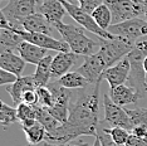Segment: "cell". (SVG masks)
Listing matches in <instances>:
<instances>
[{
    "instance_id": "36",
    "label": "cell",
    "mask_w": 147,
    "mask_h": 146,
    "mask_svg": "<svg viewBox=\"0 0 147 146\" xmlns=\"http://www.w3.org/2000/svg\"><path fill=\"white\" fill-rule=\"evenodd\" d=\"M0 29H11L8 19H6V16L3 14L1 11H0Z\"/></svg>"
},
{
    "instance_id": "23",
    "label": "cell",
    "mask_w": 147,
    "mask_h": 146,
    "mask_svg": "<svg viewBox=\"0 0 147 146\" xmlns=\"http://www.w3.org/2000/svg\"><path fill=\"white\" fill-rule=\"evenodd\" d=\"M59 82V84L64 88L68 89H84L89 86V82L83 77L79 72H68L63 77L57 79Z\"/></svg>"
},
{
    "instance_id": "9",
    "label": "cell",
    "mask_w": 147,
    "mask_h": 146,
    "mask_svg": "<svg viewBox=\"0 0 147 146\" xmlns=\"http://www.w3.org/2000/svg\"><path fill=\"white\" fill-rule=\"evenodd\" d=\"M103 108H105V118L102 122H107L111 127H122L131 132L133 126L127 110L116 105L108 93H103Z\"/></svg>"
},
{
    "instance_id": "12",
    "label": "cell",
    "mask_w": 147,
    "mask_h": 146,
    "mask_svg": "<svg viewBox=\"0 0 147 146\" xmlns=\"http://www.w3.org/2000/svg\"><path fill=\"white\" fill-rule=\"evenodd\" d=\"M129 71H131V64H129L128 58H123L115 66L106 69L103 73V79L108 82L109 88H115L118 86L125 84V82L128 81Z\"/></svg>"
},
{
    "instance_id": "40",
    "label": "cell",
    "mask_w": 147,
    "mask_h": 146,
    "mask_svg": "<svg viewBox=\"0 0 147 146\" xmlns=\"http://www.w3.org/2000/svg\"><path fill=\"white\" fill-rule=\"evenodd\" d=\"M44 146H65V145H57V144H47V142H44Z\"/></svg>"
},
{
    "instance_id": "24",
    "label": "cell",
    "mask_w": 147,
    "mask_h": 146,
    "mask_svg": "<svg viewBox=\"0 0 147 146\" xmlns=\"http://www.w3.org/2000/svg\"><path fill=\"white\" fill-rule=\"evenodd\" d=\"M35 111H36V121L47 130V134H52L57 128L61 127L62 124L53 117L48 108L42 107V106L38 105L35 106Z\"/></svg>"
},
{
    "instance_id": "5",
    "label": "cell",
    "mask_w": 147,
    "mask_h": 146,
    "mask_svg": "<svg viewBox=\"0 0 147 146\" xmlns=\"http://www.w3.org/2000/svg\"><path fill=\"white\" fill-rule=\"evenodd\" d=\"M146 57H147V53L141 52L136 48H133L132 52L127 55L129 64H131L129 77L127 82H129V84H131L129 87H132L135 89L141 98L145 97V95L147 92V86H146L147 73L145 71V67H143V62H145Z\"/></svg>"
},
{
    "instance_id": "11",
    "label": "cell",
    "mask_w": 147,
    "mask_h": 146,
    "mask_svg": "<svg viewBox=\"0 0 147 146\" xmlns=\"http://www.w3.org/2000/svg\"><path fill=\"white\" fill-rule=\"evenodd\" d=\"M22 38L25 42L35 44L47 51H55V52H72L69 45L64 41H58L48 34H40V33H29L25 30H18Z\"/></svg>"
},
{
    "instance_id": "16",
    "label": "cell",
    "mask_w": 147,
    "mask_h": 146,
    "mask_svg": "<svg viewBox=\"0 0 147 146\" xmlns=\"http://www.w3.org/2000/svg\"><path fill=\"white\" fill-rule=\"evenodd\" d=\"M109 97L116 105L121 106H127V105H131V103H137V102L141 99V97L138 96V93L129 86L122 84L118 86V87L111 88L109 89Z\"/></svg>"
},
{
    "instance_id": "41",
    "label": "cell",
    "mask_w": 147,
    "mask_h": 146,
    "mask_svg": "<svg viewBox=\"0 0 147 146\" xmlns=\"http://www.w3.org/2000/svg\"><path fill=\"white\" fill-rule=\"evenodd\" d=\"M143 67H145V71L147 73V57L145 58V62H143Z\"/></svg>"
},
{
    "instance_id": "21",
    "label": "cell",
    "mask_w": 147,
    "mask_h": 146,
    "mask_svg": "<svg viewBox=\"0 0 147 146\" xmlns=\"http://www.w3.org/2000/svg\"><path fill=\"white\" fill-rule=\"evenodd\" d=\"M24 39L14 29H0V52H18Z\"/></svg>"
},
{
    "instance_id": "1",
    "label": "cell",
    "mask_w": 147,
    "mask_h": 146,
    "mask_svg": "<svg viewBox=\"0 0 147 146\" xmlns=\"http://www.w3.org/2000/svg\"><path fill=\"white\" fill-rule=\"evenodd\" d=\"M101 83L93 84L92 88L83 91L71 102L69 117L52 134H47V144L67 145L79 136H97L99 126V89Z\"/></svg>"
},
{
    "instance_id": "37",
    "label": "cell",
    "mask_w": 147,
    "mask_h": 146,
    "mask_svg": "<svg viewBox=\"0 0 147 146\" xmlns=\"http://www.w3.org/2000/svg\"><path fill=\"white\" fill-rule=\"evenodd\" d=\"M65 146H93V144L89 145V144H87V142H83V141H74V140H73L72 142L67 144Z\"/></svg>"
},
{
    "instance_id": "14",
    "label": "cell",
    "mask_w": 147,
    "mask_h": 146,
    "mask_svg": "<svg viewBox=\"0 0 147 146\" xmlns=\"http://www.w3.org/2000/svg\"><path fill=\"white\" fill-rule=\"evenodd\" d=\"M78 55L73 52H59L53 57L52 62V78H61L67 74L76 64Z\"/></svg>"
},
{
    "instance_id": "19",
    "label": "cell",
    "mask_w": 147,
    "mask_h": 146,
    "mask_svg": "<svg viewBox=\"0 0 147 146\" xmlns=\"http://www.w3.org/2000/svg\"><path fill=\"white\" fill-rule=\"evenodd\" d=\"M22 124V128L25 134L26 141L29 145H38L40 142H44L47 139V130L39 124L36 120H28Z\"/></svg>"
},
{
    "instance_id": "2",
    "label": "cell",
    "mask_w": 147,
    "mask_h": 146,
    "mask_svg": "<svg viewBox=\"0 0 147 146\" xmlns=\"http://www.w3.org/2000/svg\"><path fill=\"white\" fill-rule=\"evenodd\" d=\"M54 28L61 34L63 41L69 45L71 51L73 53H76L77 55L88 57V55L97 53L96 48L99 47V42H96L89 38V36H87L84 33V29L82 26L79 28V26L65 24V23L61 22L58 24H55Z\"/></svg>"
},
{
    "instance_id": "33",
    "label": "cell",
    "mask_w": 147,
    "mask_h": 146,
    "mask_svg": "<svg viewBox=\"0 0 147 146\" xmlns=\"http://www.w3.org/2000/svg\"><path fill=\"white\" fill-rule=\"evenodd\" d=\"M19 77H16L15 74H13L10 72H6L4 69L0 68V84L1 86H9L16 82V79Z\"/></svg>"
},
{
    "instance_id": "22",
    "label": "cell",
    "mask_w": 147,
    "mask_h": 146,
    "mask_svg": "<svg viewBox=\"0 0 147 146\" xmlns=\"http://www.w3.org/2000/svg\"><path fill=\"white\" fill-rule=\"evenodd\" d=\"M52 62L53 57L48 54L45 58H43L39 64L36 66V69L34 72V79L38 84V87H47L51 83L52 79Z\"/></svg>"
},
{
    "instance_id": "3",
    "label": "cell",
    "mask_w": 147,
    "mask_h": 146,
    "mask_svg": "<svg viewBox=\"0 0 147 146\" xmlns=\"http://www.w3.org/2000/svg\"><path fill=\"white\" fill-rule=\"evenodd\" d=\"M98 39H99L98 53L103 58L107 68L112 67L116 63H118L121 59L126 58L132 52L133 47H135L129 42L116 35L112 39H103V38H98Z\"/></svg>"
},
{
    "instance_id": "32",
    "label": "cell",
    "mask_w": 147,
    "mask_h": 146,
    "mask_svg": "<svg viewBox=\"0 0 147 146\" xmlns=\"http://www.w3.org/2000/svg\"><path fill=\"white\" fill-rule=\"evenodd\" d=\"M106 0H78V5L88 14H92L98 6L105 4Z\"/></svg>"
},
{
    "instance_id": "25",
    "label": "cell",
    "mask_w": 147,
    "mask_h": 146,
    "mask_svg": "<svg viewBox=\"0 0 147 146\" xmlns=\"http://www.w3.org/2000/svg\"><path fill=\"white\" fill-rule=\"evenodd\" d=\"M92 16L103 30H108V28L112 25V13L106 4H102L101 6H98L92 13Z\"/></svg>"
},
{
    "instance_id": "8",
    "label": "cell",
    "mask_w": 147,
    "mask_h": 146,
    "mask_svg": "<svg viewBox=\"0 0 147 146\" xmlns=\"http://www.w3.org/2000/svg\"><path fill=\"white\" fill-rule=\"evenodd\" d=\"M107 32H109L112 35L121 36L135 45L136 41H138L142 36H147V20L141 18L131 19L119 24L111 25Z\"/></svg>"
},
{
    "instance_id": "20",
    "label": "cell",
    "mask_w": 147,
    "mask_h": 146,
    "mask_svg": "<svg viewBox=\"0 0 147 146\" xmlns=\"http://www.w3.org/2000/svg\"><path fill=\"white\" fill-rule=\"evenodd\" d=\"M18 53L25 61V63H30V64H35V66H38L39 62L49 54L47 49H43L40 47H38V45L32 44V43L25 42V41L19 45Z\"/></svg>"
},
{
    "instance_id": "44",
    "label": "cell",
    "mask_w": 147,
    "mask_h": 146,
    "mask_svg": "<svg viewBox=\"0 0 147 146\" xmlns=\"http://www.w3.org/2000/svg\"><path fill=\"white\" fill-rule=\"evenodd\" d=\"M28 146H32V145H28Z\"/></svg>"
},
{
    "instance_id": "17",
    "label": "cell",
    "mask_w": 147,
    "mask_h": 146,
    "mask_svg": "<svg viewBox=\"0 0 147 146\" xmlns=\"http://www.w3.org/2000/svg\"><path fill=\"white\" fill-rule=\"evenodd\" d=\"M25 67V61L15 52H0V68L10 72L16 77H22Z\"/></svg>"
},
{
    "instance_id": "42",
    "label": "cell",
    "mask_w": 147,
    "mask_h": 146,
    "mask_svg": "<svg viewBox=\"0 0 147 146\" xmlns=\"http://www.w3.org/2000/svg\"><path fill=\"white\" fill-rule=\"evenodd\" d=\"M132 1H135V3H140V4H143V1H145V0H132Z\"/></svg>"
},
{
    "instance_id": "18",
    "label": "cell",
    "mask_w": 147,
    "mask_h": 146,
    "mask_svg": "<svg viewBox=\"0 0 147 146\" xmlns=\"http://www.w3.org/2000/svg\"><path fill=\"white\" fill-rule=\"evenodd\" d=\"M52 24L43 16L40 13L36 11L35 14L25 19L22 24V30L29 32V33H40V34H48L52 33Z\"/></svg>"
},
{
    "instance_id": "10",
    "label": "cell",
    "mask_w": 147,
    "mask_h": 146,
    "mask_svg": "<svg viewBox=\"0 0 147 146\" xmlns=\"http://www.w3.org/2000/svg\"><path fill=\"white\" fill-rule=\"evenodd\" d=\"M106 69L108 68H107L105 61L101 57V54L97 52L92 55L84 57V61L79 66L77 72L81 73L89 82V84H96L103 81V73L106 72Z\"/></svg>"
},
{
    "instance_id": "38",
    "label": "cell",
    "mask_w": 147,
    "mask_h": 146,
    "mask_svg": "<svg viewBox=\"0 0 147 146\" xmlns=\"http://www.w3.org/2000/svg\"><path fill=\"white\" fill-rule=\"evenodd\" d=\"M143 16H145V20H147V0L143 1Z\"/></svg>"
},
{
    "instance_id": "34",
    "label": "cell",
    "mask_w": 147,
    "mask_h": 146,
    "mask_svg": "<svg viewBox=\"0 0 147 146\" xmlns=\"http://www.w3.org/2000/svg\"><path fill=\"white\" fill-rule=\"evenodd\" d=\"M23 102L26 105H30V106H38L39 105V97L38 93H36V89L35 91H28L23 95Z\"/></svg>"
},
{
    "instance_id": "15",
    "label": "cell",
    "mask_w": 147,
    "mask_h": 146,
    "mask_svg": "<svg viewBox=\"0 0 147 146\" xmlns=\"http://www.w3.org/2000/svg\"><path fill=\"white\" fill-rule=\"evenodd\" d=\"M36 11L40 13L53 26L61 23L67 13L61 0H47L42 5L36 6Z\"/></svg>"
},
{
    "instance_id": "13",
    "label": "cell",
    "mask_w": 147,
    "mask_h": 146,
    "mask_svg": "<svg viewBox=\"0 0 147 146\" xmlns=\"http://www.w3.org/2000/svg\"><path fill=\"white\" fill-rule=\"evenodd\" d=\"M38 88L34 76H22L16 79L15 83L6 86V92L11 97L13 102L18 106L23 102V95L28 91H35Z\"/></svg>"
},
{
    "instance_id": "6",
    "label": "cell",
    "mask_w": 147,
    "mask_h": 146,
    "mask_svg": "<svg viewBox=\"0 0 147 146\" xmlns=\"http://www.w3.org/2000/svg\"><path fill=\"white\" fill-rule=\"evenodd\" d=\"M62 4L64 5L67 14L71 18H73L74 20L82 26L83 29H86L87 32H91L93 34L98 35V38H103V39H112L115 35H112L109 32L103 30V29L96 23V20L93 19L92 14H88L87 11H84L83 9H81L79 5L72 4V3L67 1V0H61Z\"/></svg>"
},
{
    "instance_id": "31",
    "label": "cell",
    "mask_w": 147,
    "mask_h": 146,
    "mask_svg": "<svg viewBox=\"0 0 147 146\" xmlns=\"http://www.w3.org/2000/svg\"><path fill=\"white\" fill-rule=\"evenodd\" d=\"M97 137L99 139L102 146H119L113 141V139L111 137V135H109V132H108V128L101 126V124H99L98 130H97Z\"/></svg>"
},
{
    "instance_id": "27",
    "label": "cell",
    "mask_w": 147,
    "mask_h": 146,
    "mask_svg": "<svg viewBox=\"0 0 147 146\" xmlns=\"http://www.w3.org/2000/svg\"><path fill=\"white\" fill-rule=\"evenodd\" d=\"M16 112H18V120L20 122H24L28 120H36L35 106H30L22 102L20 105L16 106Z\"/></svg>"
},
{
    "instance_id": "29",
    "label": "cell",
    "mask_w": 147,
    "mask_h": 146,
    "mask_svg": "<svg viewBox=\"0 0 147 146\" xmlns=\"http://www.w3.org/2000/svg\"><path fill=\"white\" fill-rule=\"evenodd\" d=\"M108 132H109V135H111V137L113 139V141L119 146H125L129 137V135H131L128 130L122 128V127H109Z\"/></svg>"
},
{
    "instance_id": "7",
    "label": "cell",
    "mask_w": 147,
    "mask_h": 146,
    "mask_svg": "<svg viewBox=\"0 0 147 146\" xmlns=\"http://www.w3.org/2000/svg\"><path fill=\"white\" fill-rule=\"evenodd\" d=\"M105 4L112 13V25L143 15V4L132 0H106Z\"/></svg>"
},
{
    "instance_id": "30",
    "label": "cell",
    "mask_w": 147,
    "mask_h": 146,
    "mask_svg": "<svg viewBox=\"0 0 147 146\" xmlns=\"http://www.w3.org/2000/svg\"><path fill=\"white\" fill-rule=\"evenodd\" d=\"M36 93L39 97V106L45 108H51L54 105V97H53L52 92L49 91L48 87H38L36 88Z\"/></svg>"
},
{
    "instance_id": "26",
    "label": "cell",
    "mask_w": 147,
    "mask_h": 146,
    "mask_svg": "<svg viewBox=\"0 0 147 146\" xmlns=\"http://www.w3.org/2000/svg\"><path fill=\"white\" fill-rule=\"evenodd\" d=\"M15 121H18V112L16 108L6 105L5 102H1V108H0V122L6 128L8 126L13 125Z\"/></svg>"
},
{
    "instance_id": "28",
    "label": "cell",
    "mask_w": 147,
    "mask_h": 146,
    "mask_svg": "<svg viewBox=\"0 0 147 146\" xmlns=\"http://www.w3.org/2000/svg\"><path fill=\"white\" fill-rule=\"evenodd\" d=\"M127 112H128L133 127L135 126H145L147 128V108L127 110Z\"/></svg>"
},
{
    "instance_id": "43",
    "label": "cell",
    "mask_w": 147,
    "mask_h": 146,
    "mask_svg": "<svg viewBox=\"0 0 147 146\" xmlns=\"http://www.w3.org/2000/svg\"><path fill=\"white\" fill-rule=\"evenodd\" d=\"M146 86H147V76H146Z\"/></svg>"
},
{
    "instance_id": "4",
    "label": "cell",
    "mask_w": 147,
    "mask_h": 146,
    "mask_svg": "<svg viewBox=\"0 0 147 146\" xmlns=\"http://www.w3.org/2000/svg\"><path fill=\"white\" fill-rule=\"evenodd\" d=\"M6 16L10 28L22 30V24L28 16L36 13L35 0H9V3L0 10Z\"/></svg>"
},
{
    "instance_id": "39",
    "label": "cell",
    "mask_w": 147,
    "mask_h": 146,
    "mask_svg": "<svg viewBox=\"0 0 147 146\" xmlns=\"http://www.w3.org/2000/svg\"><path fill=\"white\" fill-rule=\"evenodd\" d=\"M93 146H102V144H101V141H99V139L97 137H94V142H93Z\"/></svg>"
},
{
    "instance_id": "35",
    "label": "cell",
    "mask_w": 147,
    "mask_h": 146,
    "mask_svg": "<svg viewBox=\"0 0 147 146\" xmlns=\"http://www.w3.org/2000/svg\"><path fill=\"white\" fill-rule=\"evenodd\" d=\"M131 134L141 139H147V128L145 126H135L131 130Z\"/></svg>"
}]
</instances>
